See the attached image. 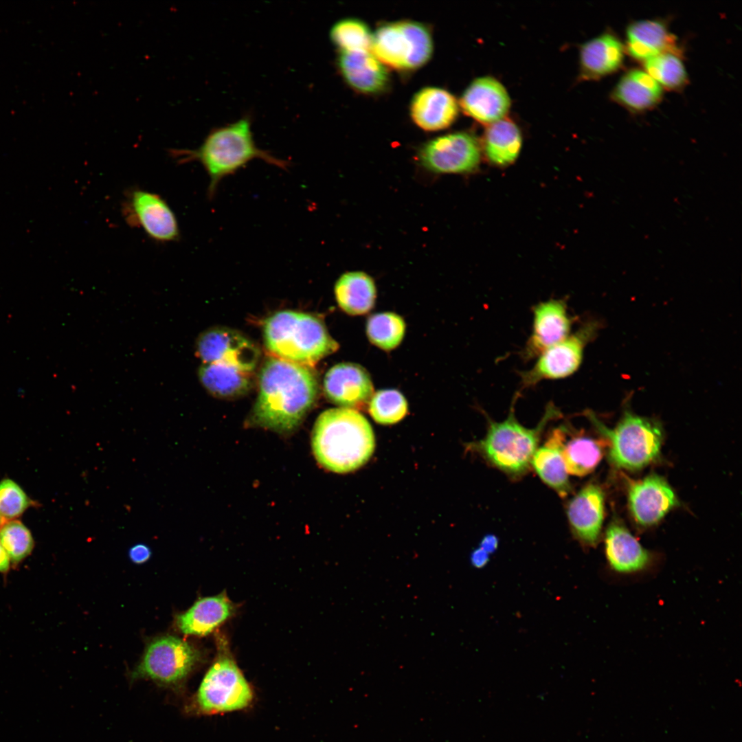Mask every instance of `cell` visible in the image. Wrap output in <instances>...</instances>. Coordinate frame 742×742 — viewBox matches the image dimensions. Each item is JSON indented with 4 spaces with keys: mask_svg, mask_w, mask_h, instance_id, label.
<instances>
[{
    "mask_svg": "<svg viewBox=\"0 0 742 742\" xmlns=\"http://www.w3.org/2000/svg\"><path fill=\"white\" fill-rule=\"evenodd\" d=\"M604 543L608 567L616 575H642L657 567V556L644 548L629 530L617 520L608 526Z\"/></svg>",
    "mask_w": 742,
    "mask_h": 742,
    "instance_id": "14",
    "label": "cell"
},
{
    "mask_svg": "<svg viewBox=\"0 0 742 742\" xmlns=\"http://www.w3.org/2000/svg\"><path fill=\"white\" fill-rule=\"evenodd\" d=\"M258 385L247 423L281 434L299 427L319 393L317 377L308 367L276 357L262 365Z\"/></svg>",
    "mask_w": 742,
    "mask_h": 742,
    "instance_id": "1",
    "label": "cell"
},
{
    "mask_svg": "<svg viewBox=\"0 0 742 742\" xmlns=\"http://www.w3.org/2000/svg\"><path fill=\"white\" fill-rule=\"evenodd\" d=\"M522 137L517 125L511 120L502 118L486 127L482 147L488 161L498 166L514 163L521 148Z\"/></svg>",
    "mask_w": 742,
    "mask_h": 742,
    "instance_id": "27",
    "label": "cell"
},
{
    "mask_svg": "<svg viewBox=\"0 0 742 742\" xmlns=\"http://www.w3.org/2000/svg\"><path fill=\"white\" fill-rule=\"evenodd\" d=\"M234 612L225 594L197 600L186 612L178 616L177 624L186 635L205 636L223 623Z\"/></svg>",
    "mask_w": 742,
    "mask_h": 742,
    "instance_id": "26",
    "label": "cell"
},
{
    "mask_svg": "<svg viewBox=\"0 0 742 742\" xmlns=\"http://www.w3.org/2000/svg\"><path fill=\"white\" fill-rule=\"evenodd\" d=\"M625 51L633 59L644 61L664 52L680 53L675 37L664 21L643 19L631 23L626 30Z\"/></svg>",
    "mask_w": 742,
    "mask_h": 742,
    "instance_id": "23",
    "label": "cell"
},
{
    "mask_svg": "<svg viewBox=\"0 0 742 742\" xmlns=\"http://www.w3.org/2000/svg\"><path fill=\"white\" fill-rule=\"evenodd\" d=\"M599 328L598 321H587L565 339L542 352L530 369L519 374L522 386L528 387L543 380L564 379L575 373L582 363L586 346L596 337Z\"/></svg>",
    "mask_w": 742,
    "mask_h": 742,
    "instance_id": "9",
    "label": "cell"
},
{
    "mask_svg": "<svg viewBox=\"0 0 742 742\" xmlns=\"http://www.w3.org/2000/svg\"><path fill=\"white\" fill-rule=\"evenodd\" d=\"M498 543L499 541L495 535L488 534L481 540L480 548L490 554L495 552L498 547Z\"/></svg>",
    "mask_w": 742,
    "mask_h": 742,
    "instance_id": "39",
    "label": "cell"
},
{
    "mask_svg": "<svg viewBox=\"0 0 742 742\" xmlns=\"http://www.w3.org/2000/svg\"><path fill=\"white\" fill-rule=\"evenodd\" d=\"M337 64L346 82L358 92L379 93L389 84L386 67L371 50L340 52Z\"/></svg>",
    "mask_w": 742,
    "mask_h": 742,
    "instance_id": "21",
    "label": "cell"
},
{
    "mask_svg": "<svg viewBox=\"0 0 742 742\" xmlns=\"http://www.w3.org/2000/svg\"><path fill=\"white\" fill-rule=\"evenodd\" d=\"M625 47L619 37L607 31L586 41L579 49L578 81L598 80L623 65Z\"/></svg>",
    "mask_w": 742,
    "mask_h": 742,
    "instance_id": "20",
    "label": "cell"
},
{
    "mask_svg": "<svg viewBox=\"0 0 742 742\" xmlns=\"http://www.w3.org/2000/svg\"><path fill=\"white\" fill-rule=\"evenodd\" d=\"M566 433V427L555 428L543 445L537 449L531 461V465L542 481L563 498L571 491L561 453Z\"/></svg>",
    "mask_w": 742,
    "mask_h": 742,
    "instance_id": "25",
    "label": "cell"
},
{
    "mask_svg": "<svg viewBox=\"0 0 742 742\" xmlns=\"http://www.w3.org/2000/svg\"><path fill=\"white\" fill-rule=\"evenodd\" d=\"M628 505L635 521L644 528L657 524L678 504L677 496L666 480L652 473L631 480L627 487Z\"/></svg>",
    "mask_w": 742,
    "mask_h": 742,
    "instance_id": "15",
    "label": "cell"
},
{
    "mask_svg": "<svg viewBox=\"0 0 742 742\" xmlns=\"http://www.w3.org/2000/svg\"><path fill=\"white\" fill-rule=\"evenodd\" d=\"M405 323L398 315L392 312L371 315L366 323V333L370 341L385 350L396 348L402 341Z\"/></svg>",
    "mask_w": 742,
    "mask_h": 742,
    "instance_id": "32",
    "label": "cell"
},
{
    "mask_svg": "<svg viewBox=\"0 0 742 742\" xmlns=\"http://www.w3.org/2000/svg\"><path fill=\"white\" fill-rule=\"evenodd\" d=\"M128 555L133 562L137 564H141L150 559L151 551L148 546L143 543H139L131 548Z\"/></svg>",
    "mask_w": 742,
    "mask_h": 742,
    "instance_id": "37",
    "label": "cell"
},
{
    "mask_svg": "<svg viewBox=\"0 0 742 742\" xmlns=\"http://www.w3.org/2000/svg\"><path fill=\"white\" fill-rule=\"evenodd\" d=\"M0 543L14 565L25 560L34 546L30 530L15 519L6 521L0 526Z\"/></svg>",
    "mask_w": 742,
    "mask_h": 742,
    "instance_id": "35",
    "label": "cell"
},
{
    "mask_svg": "<svg viewBox=\"0 0 742 742\" xmlns=\"http://www.w3.org/2000/svg\"><path fill=\"white\" fill-rule=\"evenodd\" d=\"M481 143L469 132H455L432 139L418 150V159L435 173H466L480 164Z\"/></svg>",
    "mask_w": 742,
    "mask_h": 742,
    "instance_id": "11",
    "label": "cell"
},
{
    "mask_svg": "<svg viewBox=\"0 0 742 742\" xmlns=\"http://www.w3.org/2000/svg\"><path fill=\"white\" fill-rule=\"evenodd\" d=\"M122 212L126 223L139 227L155 241L169 243L180 238L176 216L160 195L139 188L126 193Z\"/></svg>",
    "mask_w": 742,
    "mask_h": 742,
    "instance_id": "12",
    "label": "cell"
},
{
    "mask_svg": "<svg viewBox=\"0 0 742 742\" xmlns=\"http://www.w3.org/2000/svg\"><path fill=\"white\" fill-rule=\"evenodd\" d=\"M330 38L340 52L371 50L372 34L368 25L354 18L337 21L330 30Z\"/></svg>",
    "mask_w": 742,
    "mask_h": 742,
    "instance_id": "33",
    "label": "cell"
},
{
    "mask_svg": "<svg viewBox=\"0 0 742 742\" xmlns=\"http://www.w3.org/2000/svg\"><path fill=\"white\" fill-rule=\"evenodd\" d=\"M262 330L265 348L275 357L307 367L339 346L323 322L308 313L277 312L265 320Z\"/></svg>",
    "mask_w": 742,
    "mask_h": 742,
    "instance_id": "4",
    "label": "cell"
},
{
    "mask_svg": "<svg viewBox=\"0 0 742 742\" xmlns=\"http://www.w3.org/2000/svg\"><path fill=\"white\" fill-rule=\"evenodd\" d=\"M199 379L205 389L214 396L234 398L248 393L254 385L251 373L217 363H203Z\"/></svg>",
    "mask_w": 742,
    "mask_h": 742,
    "instance_id": "29",
    "label": "cell"
},
{
    "mask_svg": "<svg viewBox=\"0 0 742 742\" xmlns=\"http://www.w3.org/2000/svg\"><path fill=\"white\" fill-rule=\"evenodd\" d=\"M644 70L662 88L682 90L688 82L686 69L681 54L664 52L644 63Z\"/></svg>",
    "mask_w": 742,
    "mask_h": 742,
    "instance_id": "31",
    "label": "cell"
},
{
    "mask_svg": "<svg viewBox=\"0 0 742 742\" xmlns=\"http://www.w3.org/2000/svg\"><path fill=\"white\" fill-rule=\"evenodd\" d=\"M567 515L573 534L583 545L594 547L605 517V493L594 483L583 486L568 502Z\"/></svg>",
    "mask_w": 742,
    "mask_h": 742,
    "instance_id": "18",
    "label": "cell"
},
{
    "mask_svg": "<svg viewBox=\"0 0 742 742\" xmlns=\"http://www.w3.org/2000/svg\"><path fill=\"white\" fill-rule=\"evenodd\" d=\"M170 153L180 164L194 161L201 164L209 177L210 198L214 196L223 179L234 174L255 159L283 170L289 166L287 161L257 146L248 117L212 129L196 149H172Z\"/></svg>",
    "mask_w": 742,
    "mask_h": 742,
    "instance_id": "2",
    "label": "cell"
},
{
    "mask_svg": "<svg viewBox=\"0 0 742 742\" xmlns=\"http://www.w3.org/2000/svg\"><path fill=\"white\" fill-rule=\"evenodd\" d=\"M373 390L369 373L354 363H341L333 366L324 379L326 398L344 408L362 409L369 403Z\"/></svg>",
    "mask_w": 742,
    "mask_h": 742,
    "instance_id": "17",
    "label": "cell"
},
{
    "mask_svg": "<svg viewBox=\"0 0 742 742\" xmlns=\"http://www.w3.org/2000/svg\"><path fill=\"white\" fill-rule=\"evenodd\" d=\"M603 451L600 440L583 435L567 440L566 433L561 453L567 473L579 477L590 473L600 462Z\"/></svg>",
    "mask_w": 742,
    "mask_h": 742,
    "instance_id": "30",
    "label": "cell"
},
{
    "mask_svg": "<svg viewBox=\"0 0 742 742\" xmlns=\"http://www.w3.org/2000/svg\"><path fill=\"white\" fill-rule=\"evenodd\" d=\"M317 461L332 472L345 473L364 465L375 447L372 428L357 410L327 409L317 418L312 433Z\"/></svg>",
    "mask_w": 742,
    "mask_h": 742,
    "instance_id": "3",
    "label": "cell"
},
{
    "mask_svg": "<svg viewBox=\"0 0 742 742\" xmlns=\"http://www.w3.org/2000/svg\"><path fill=\"white\" fill-rule=\"evenodd\" d=\"M198 658L197 651L188 642L175 636L161 637L148 646L132 677L175 686L185 679Z\"/></svg>",
    "mask_w": 742,
    "mask_h": 742,
    "instance_id": "10",
    "label": "cell"
},
{
    "mask_svg": "<svg viewBox=\"0 0 742 742\" xmlns=\"http://www.w3.org/2000/svg\"><path fill=\"white\" fill-rule=\"evenodd\" d=\"M532 332L522 350V357L526 360L537 358L545 350L567 337L575 320L563 299L538 303L532 308Z\"/></svg>",
    "mask_w": 742,
    "mask_h": 742,
    "instance_id": "16",
    "label": "cell"
},
{
    "mask_svg": "<svg viewBox=\"0 0 742 742\" xmlns=\"http://www.w3.org/2000/svg\"><path fill=\"white\" fill-rule=\"evenodd\" d=\"M513 400L506 419L497 422L488 419L487 432L483 439L474 444L475 450L491 464L513 477L520 476L529 469L543 430L548 423L560 416V412L552 403L546 407L539 424L527 428L515 416Z\"/></svg>",
    "mask_w": 742,
    "mask_h": 742,
    "instance_id": "5",
    "label": "cell"
},
{
    "mask_svg": "<svg viewBox=\"0 0 742 742\" xmlns=\"http://www.w3.org/2000/svg\"><path fill=\"white\" fill-rule=\"evenodd\" d=\"M410 115L414 122L427 131L445 129L451 125L458 115L459 104L448 91L436 87L419 90L410 104Z\"/></svg>",
    "mask_w": 742,
    "mask_h": 742,
    "instance_id": "22",
    "label": "cell"
},
{
    "mask_svg": "<svg viewBox=\"0 0 742 742\" xmlns=\"http://www.w3.org/2000/svg\"><path fill=\"white\" fill-rule=\"evenodd\" d=\"M587 417L609 445L608 458L616 467L642 469L660 456L664 434L655 420L625 410L614 429L607 427L592 412Z\"/></svg>",
    "mask_w": 742,
    "mask_h": 742,
    "instance_id": "6",
    "label": "cell"
},
{
    "mask_svg": "<svg viewBox=\"0 0 742 742\" xmlns=\"http://www.w3.org/2000/svg\"><path fill=\"white\" fill-rule=\"evenodd\" d=\"M336 300L340 308L351 315L369 312L374 305L376 289L373 279L362 271L342 274L335 285Z\"/></svg>",
    "mask_w": 742,
    "mask_h": 742,
    "instance_id": "28",
    "label": "cell"
},
{
    "mask_svg": "<svg viewBox=\"0 0 742 742\" xmlns=\"http://www.w3.org/2000/svg\"><path fill=\"white\" fill-rule=\"evenodd\" d=\"M4 522H5V521L4 519H3V518L2 517H1V514H0V526H1V525H2V524H3V523H4Z\"/></svg>",
    "mask_w": 742,
    "mask_h": 742,
    "instance_id": "41",
    "label": "cell"
},
{
    "mask_svg": "<svg viewBox=\"0 0 742 742\" xmlns=\"http://www.w3.org/2000/svg\"><path fill=\"white\" fill-rule=\"evenodd\" d=\"M31 504L22 488L10 479L0 482V514L6 521L19 517Z\"/></svg>",
    "mask_w": 742,
    "mask_h": 742,
    "instance_id": "36",
    "label": "cell"
},
{
    "mask_svg": "<svg viewBox=\"0 0 742 742\" xmlns=\"http://www.w3.org/2000/svg\"><path fill=\"white\" fill-rule=\"evenodd\" d=\"M458 104L466 115L481 124H491L508 113L510 99L500 82L491 76H484L469 85Z\"/></svg>",
    "mask_w": 742,
    "mask_h": 742,
    "instance_id": "19",
    "label": "cell"
},
{
    "mask_svg": "<svg viewBox=\"0 0 742 742\" xmlns=\"http://www.w3.org/2000/svg\"><path fill=\"white\" fill-rule=\"evenodd\" d=\"M196 352L203 363H217L251 373L260 352L256 344L239 332L214 327L203 332L196 342Z\"/></svg>",
    "mask_w": 742,
    "mask_h": 742,
    "instance_id": "13",
    "label": "cell"
},
{
    "mask_svg": "<svg viewBox=\"0 0 742 742\" xmlns=\"http://www.w3.org/2000/svg\"><path fill=\"white\" fill-rule=\"evenodd\" d=\"M10 559L5 550L0 543V573L8 572L10 570Z\"/></svg>",
    "mask_w": 742,
    "mask_h": 742,
    "instance_id": "40",
    "label": "cell"
},
{
    "mask_svg": "<svg viewBox=\"0 0 742 742\" xmlns=\"http://www.w3.org/2000/svg\"><path fill=\"white\" fill-rule=\"evenodd\" d=\"M252 700L253 691L240 670L229 655L221 652L198 689V711L212 715L243 710Z\"/></svg>",
    "mask_w": 742,
    "mask_h": 742,
    "instance_id": "8",
    "label": "cell"
},
{
    "mask_svg": "<svg viewBox=\"0 0 742 742\" xmlns=\"http://www.w3.org/2000/svg\"><path fill=\"white\" fill-rule=\"evenodd\" d=\"M369 412L372 418L382 425L394 424L407 414V402L404 396L393 389L381 390L372 395L369 402Z\"/></svg>",
    "mask_w": 742,
    "mask_h": 742,
    "instance_id": "34",
    "label": "cell"
},
{
    "mask_svg": "<svg viewBox=\"0 0 742 742\" xmlns=\"http://www.w3.org/2000/svg\"><path fill=\"white\" fill-rule=\"evenodd\" d=\"M488 561L489 554L480 547L474 550L471 554V564L477 568L483 567L488 563Z\"/></svg>",
    "mask_w": 742,
    "mask_h": 742,
    "instance_id": "38",
    "label": "cell"
},
{
    "mask_svg": "<svg viewBox=\"0 0 742 742\" xmlns=\"http://www.w3.org/2000/svg\"><path fill=\"white\" fill-rule=\"evenodd\" d=\"M662 87L644 69L625 72L611 92L610 98L631 113H642L660 103Z\"/></svg>",
    "mask_w": 742,
    "mask_h": 742,
    "instance_id": "24",
    "label": "cell"
},
{
    "mask_svg": "<svg viewBox=\"0 0 742 742\" xmlns=\"http://www.w3.org/2000/svg\"><path fill=\"white\" fill-rule=\"evenodd\" d=\"M432 51L428 27L417 21L385 23L372 34L371 52L385 66L394 69H416L429 60Z\"/></svg>",
    "mask_w": 742,
    "mask_h": 742,
    "instance_id": "7",
    "label": "cell"
}]
</instances>
